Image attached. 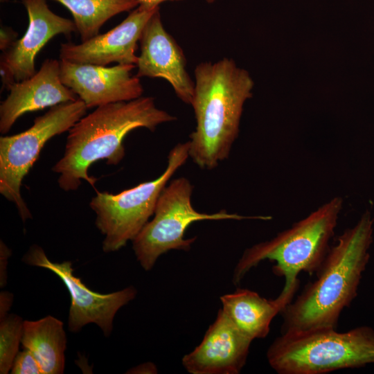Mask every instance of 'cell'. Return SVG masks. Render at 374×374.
I'll use <instances>...</instances> for the list:
<instances>
[{
	"instance_id": "cell-1",
	"label": "cell",
	"mask_w": 374,
	"mask_h": 374,
	"mask_svg": "<svg viewBox=\"0 0 374 374\" xmlns=\"http://www.w3.org/2000/svg\"><path fill=\"white\" fill-rule=\"evenodd\" d=\"M373 234V219L366 211L329 249L317 279L283 310L282 334L336 328L341 312L357 294Z\"/></svg>"
},
{
	"instance_id": "cell-2",
	"label": "cell",
	"mask_w": 374,
	"mask_h": 374,
	"mask_svg": "<svg viewBox=\"0 0 374 374\" xmlns=\"http://www.w3.org/2000/svg\"><path fill=\"white\" fill-rule=\"evenodd\" d=\"M175 120L158 108L150 96L96 107L69 130L63 157L52 168L60 175V188L75 190L82 180L94 186L96 178L89 175V166L103 159L108 165H118L125 154L123 143L128 133L140 127L153 132L158 125Z\"/></svg>"
},
{
	"instance_id": "cell-3",
	"label": "cell",
	"mask_w": 374,
	"mask_h": 374,
	"mask_svg": "<svg viewBox=\"0 0 374 374\" xmlns=\"http://www.w3.org/2000/svg\"><path fill=\"white\" fill-rule=\"evenodd\" d=\"M194 73L190 105L196 126L188 141L189 157L200 168L211 170L230 154L253 82L247 71L227 57L201 62Z\"/></svg>"
},
{
	"instance_id": "cell-4",
	"label": "cell",
	"mask_w": 374,
	"mask_h": 374,
	"mask_svg": "<svg viewBox=\"0 0 374 374\" xmlns=\"http://www.w3.org/2000/svg\"><path fill=\"white\" fill-rule=\"evenodd\" d=\"M343 206L335 197L272 239L247 249L237 263L233 276L238 284L247 272L260 262H276L273 272L285 278L284 288L298 287L301 271L312 274L320 268L329 250Z\"/></svg>"
},
{
	"instance_id": "cell-5",
	"label": "cell",
	"mask_w": 374,
	"mask_h": 374,
	"mask_svg": "<svg viewBox=\"0 0 374 374\" xmlns=\"http://www.w3.org/2000/svg\"><path fill=\"white\" fill-rule=\"evenodd\" d=\"M267 359L279 374H324L374 364V329L282 334L269 347Z\"/></svg>"
},
{
	"instance_id": "cell-6",
	"label": "cell",
	"mask_w": 374,
	"mask_h": 374,
	"mask_svg": "<svg viewBox=\"0 0 374 374\" xmlns=\"http://www.w3.org/2000/svg\"><path fill=\"white\" fill-rule=\"evenodd\" d=\"M189 141L179 143L168 155L167 166L155 179L112 194L97 192L90 203L96 226L105 235L103 250H119L133 240L154 215L158 199L172 175L189 158Z\"/></svg>"
},
{
	"instance_id": "cell-7",
	"label": "cell",
	"mask_w": 374,
	"mask_h": 374,
	"mask_svg": "<svg viewBox=\"0 0 374 374\" xmlns=\"http://www.w3.org/2000/svg\"><path fill=\"white\" fill-rule=\"evenodd\" d=\"M193 186L186 177L172 179L162 190L154 213L132 240L133 250L141 266L150 270L157 259L170 250L188 251L196 237L185 238L188 227L202 220L256 219L269 220L270 216H244L222 210L214 213L195 210L191 202Z\"/></svg>"
},
{
	"instance_id": "cell-8",
	"label": "cell",
	"mask_w": 374,
	"mask_h": 374,
	"mask_svg": "<svg viewBox=\"0 0 374 374\" xmlns=\"http://www.w3.org/2000/svg\"><path fill=\"white\" fill-rule=\"evenodd\" d=\"M87 109L80 98L63 103L35 118L28 130L0 138V193L16 205L24 222L32 216L21 195L22 179L46 143L69 131L85 115Z\"/></svg>"
},
{
	"instance_id": "cell-9",
	"label": "cell",
	"mask_w": 374,
	"mask_h": 374,
	"mask_svg": "<svg viewBox=\"0 0 374 374\" xmlns=\"http://www.w3.org/2000/svg\"><path fill=\"white\" fill-rule=\"evenodd\" d=\"M23 261L31 266L47 269L62 280L71 296L68 328L71 332H78L87 324L95 323L108 337L116 312L133 300L137 293L132 286L109 294L93 292L73 274L70 261L51 262L37 245L30 248Z\"/></svg>"
},
{
	"instance_id": "cell-10",
	"label": "cell",
	"mask_w": 374,
	"mask_h": 374,
	"mask_svg": "<svg viewBox=\"0 0 374 374\" xmlns=\"http://www.w3.org/2000/svg\"><path fill=\"white\" fill-rule=\"evenodd\" d=\"M28 17V28L21 38L3 51L0 59L2 86L24 80L35 73L38 53L55 36H70L77 32L74 21L59 16L49 8L46 0H21Z\"/></svg>"
},
{
	"instance_id": "cell-11",
	"label": "cell",
	"mask_w": 374,
	"mask_h": 374,
	"mask_svg": "<svg viewBox=\"0 0 374 374\" xmlns=\"http://www.w3.org/2000/svg\"><path fill=\"white\" fill-rule=\"evenodd\" d=\"M159 6L140 3L116 27L104 34L76 44L63 43L60 58L71 63L107 66L134 64L138 61L136 51L143 30Z\"/></svg>"
},
{
	"instance_id": "cell-12",
	"label": "cell",
	"mask_w": 374,
	"mask_h": 374,
	"mask_svg": "<svg viewBox=\"0 0 374 374\" xmlns=\"http://www.w3.org/2000/svg\"><path fill=\"white\" fill-rule=\"evenodd\" d=\"M134 64L107 66L60 60V78L88 109L128 101L142 96L140 78L132 73Z\"/></svg>"
},
{
	"instance_id": "cell-13",
	"label": "cell",
	"mask_w": 374,
	"mask_h": 374,
	"mask_svg": "<svg viewBox=\"0 0 374 374\" xmlns=\"http://www.w3.org/2000/svg\"><path fill=\"white\" fill-rule=\"evenodd\" d=\"M140 54L136 64L138 78H160L172 86L177 96L190 105L195 82L186 69L181 48L166 31L159 10L146 23L139 40Z\"/></svg>"
},
{
	"instance_id": "cell-14",
	"label": "cell",
	"mask_w": 374,
	"mask_h": 374,
	"mask_svg": "<svg viewBox=\"0 0 374 374\" xmlns=\"http://www.w3.org/2000/svg\"><path fill=\"white\" fill-rule=\"evenodd\" d=\"M251 341L220 309L202 342L182 358V364L191 374H238L246 364Z\"/></svg>"
},
{
	"instance_id": "cell-15",
	"label": "cell",
	"mask_w": 374,
	"mask_h": 374,
	"mask_svg": "<svg viewBox=\"0 0 374 374\" xmlns=\"http://www.w3.org/2000/svg\"><path fill=\"white\" fill-rule=\"evenodd\" d=\"M0 105V132L7 133L26 113L73 101L78 98L60 78V61L46 59L31 77L15 82Z\"/></svg>"
},
{
	"instance_id": "cell-16",
	"label": "cell",
	"mask_w": 374,
	"mask_h": 374,
	"mask_svg": "<svg viewBox=\"0 0 374 374\" xmlns=\"http://www.w3.org/2000/svg\"><path fill=\"white\" fill-rule=\"evenodd\" d=\"M297 288H284L274 299L261 297L246 289H238L220 297L222 310L234 325L252 341L267 336L273 319L293 300Z\"/></svg>"
},
{
	"instance_id": "cell-17",
	"label": "cell",
	"mask_w": 374,
	"mask_h": 374,
	"mask_svg": "<svg viewBox=\"0 0 374 374\" xmlns=\"http://www.w3.org/2000/svg\"><path fill=\"white\" fill-rule=\"evenodd\" d=\"M21 344L36 358L42 374L64 373L66 335L60 320L48 315L24 321Z\"/></svg>"
},
{
	"instance_id": "cell-18",
	"label": "cell",
	"mask_w": 374,
	"mask_h": 374,
	"mask_svg": "<svg viewBox=\"0 0 374 374\" xmlns=\"http://www.w3.org/2000/svg\"><path fill=\"white\" fill-rule=\"evenodd\" d=\"M71 13L81 42L99 34L100 28L112 17L136 8L139 0H53Z\"/></svg>"
},
{
	"instance_id": "cell-19",
	"label": "cell",
	"mask_w": 374,
	"mask_h": 374,
	"mask_svg": "<svg viewBox=\"0 0 374 374\" xmlns=\"http://www.w3.org/2000/svg\"><path fill=\"white\" fill-rule=\"evenodd\" d=\"M24 321L21 317L10 314L0 322V373L7 374L19 353L23 335Z\"/></svg>"
},
{
	"instance_id": "cell-20",
	"label": "cell",
	"mask_w": 374,
	"mask_h": 374,
	"mask_svg": "<svg viewBox=\"0 0 374 374\" xmlns=\"http://www.w3.org/2000/svg\"><path fill=\"white\" fill-rule=\"evenodd\" d=\"M12 374H42L40 366L32 353L24 348L16 355L10 369Z\"/></svg>"
},
{
	"instance_id": "cell-21",
	"label": "cell",
	"mask_w": 374,
	"mask_h": 374,
	"mask_svg": "<svg viewBox=\"0 0 374 374\" xmlns=\"http://www.w3.org/2000/svg\"><path fill=\"white\" fill-rule=\"evenodd\" d=\"M0 253H1V267H0V285L1 287H3L6 284L7 273L6 267L8 265V258L10 255V249L6 245L1 242L0 244Z\"/></svg>"
},
{
	"instance_id": "cell-22",
	"label": "cell",
	"mask_w": 374,
	"mask_h": 374,
	"mask_svg": "<svg viewBox=\"0 0 374 374\" xmlns=\"http://www.w3.org/2000/svg\"><path fill=\"white\" fill-rule=\"evenodd\" d=\"M15 33V32L12 30L1 28L0 39V48L1 51H6L15 41L16 35Z\"/></svg>"
},
{
	"instance_id": "cell-23",
	"label": "cell",
	"mask_w": 374,
	"mask_h": 374,
	"mask_svg": "<svg viewBox=\"0 0 374 374\" xmlns=\"http://www.w3.org/2000/svg\"><path fill=\"white\" fill-rule=\"evenodd\" d=\"M13 296L8 292H1L0 294V319L7 315L12 305Z\"/></svg>"
},
{
	"instance_id": "cell-24",
	"label": "cell",
	"mask_w": 374,
	"mask_h": 374,
	"mask_svg": "<svg viewBox=\"0 0 374 374\" xmlns=\"http://www.w3.org/2000/svg\"><path fill=\"white\" fill-rule=\"evenodd\" d=\"M156 366L152 363H145L130 370L131 373H156Z\"/></svg>"
},
{
	"instance_id": "cell-25",
	"label": "cell",
	"mask_w": 374,
	"mask_h": 374,
	"mask_svg": "<svg viewBox=\"0 0 374 374\" xmlns=\"http://www.w3.org/2000/svg\"><path fill=\"white\" fill-rule=\"evenodd\" d=\"M183 0H139L140 3H146L154 6H159L161 3L166 1H179Z\"/></svg>"
},
{
	"instance_id": "cell-26",
	"label": "cell",
	"mask_w": 374,
	"mask_h": 374,
	"mask_svg": "<svg viewBox=\"0 0 374 374\" xmlns=\"http://www.w3.org/2000/svg\"><path fill=\"white\" fill-rule=\"evenodd\" d=\"M207 3H212L215 1V0H206Z\"/></svg>"
}]
</instances>
